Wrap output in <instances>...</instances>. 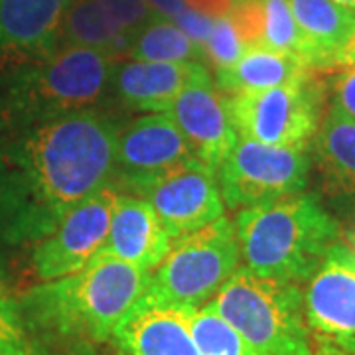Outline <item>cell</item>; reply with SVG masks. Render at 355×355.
Returning <instances> with one entry per match:
<instances>
[{
	"label": "cell",
	"mask_w": 355,
	"mask_h": 355,
	"mask_svg": "<svg viewBox=\"0 0 355 355\" xmlns=\"http://www.w3.org/2000/svg\"><path fill=\"white\" fill-rule=\"evenodd\" d=\"M116 130L95 109L0 127V247L36 245L111 184Z\"/></svg>",
	"instance_id": "1"
},
{
	"label": "cell",
	"mask_w": 355,
	"mask_h": 355,
	"mask_svg": "<svg viewBox=\"0 0 355 355\" xmlns=\"http://www.w3.org/2000/svg\"><path fill=\"white\" fill-rule=\"evenodd\" d=\"M146 280L148 272L137 266L95 254L76 275L26 291L18 306L34 343L42 338L85 349L111 340L114 326L146 291Z\"/></svg>",
	"instance_id": "2"
},
{
	"label": "cell",
	"mask_w": 355,
	"mask_h": 355,
	"mask_svg": "<svg viewBox=\"0 0 355 355\" xmlns=\"http://www.w3.org/2000/svg\"><path fill=\"white\" fill-rule=\"evenodd\" d=\"M241 259L251 272L302 284L338 243L340 227L314 196H282L237 211Z\"/></svg>",
	"instance_id": "3"
},
{
	"label": "cell",
	"mask_w": 355,
	"mask_h": 355,
	"mask_svg": "<svg viewBox=\"0 0 355 355\" xmlns=\"http://www.w3.org/2000/svg\"><path fill=\"white\" fill-rule=\"evenodd\" d=\"M114 58L62 44L48 55L0 73V127L32 125L93 109L111 87Z\"/></svg>",
	"instance_id": "4"
},
{
	"label": "cell",
	"mask_w": 355,
	"mask_h": 355,
	"mask_svg": "<svg viewBox=\"0 0 355 355\" xmlns=\"http://www.w3.org/2000/svg\"><path fill=\"white\" fill-rule=\"evenodd\" d=\"M207 304L261 355H312L300 284L237 266Z\"/></svg>",
	"instance_id": "5"
},
{
	"label": "cell",
	"mask_w": 355,
	"mask_h": 355,
	"mask_svg": "<svg viewBox=\"0 0 355 355\" xmlns=\"http://www.w3.org/2000/svg\"><path fill=\"white\" fill-rule=\"evenodd\" d=\"M239 261L235 223L219 217L172 241L160 265L150 270L142 298L174 308H202L237 270Z\"/></svg>",
	"instance_id": "6"
},
{
	"label": "cell",
	"mask_w": 355,
	"mask_h": 355,
	"mask_svg": "<svg viewBox=\"0 0 355 355\" xmlns=\"http://www.w3.org/2000/svg\"><path fill=\"white\" fill-rule=\"evenodd\" d=\"M227 109L239 137L272 146L308 148L324 116V83L316 69H310L279 87L233 93Z\"/></svg>",
	"instance_id": "7"
},
{
	"label": "cell",
	"mask_w": 355,
	"mask_h": 355,
	"mask_svg": "<svg viewBox=\"0 0 355 355\" xmlns=\"http://www.w3.org/2000/svg\"><path fill=\"white\" fill-rule=\"evenodd\" d=\"M310 170L306 148L272 146L239 137L219 166V191L231 211L304 191Z\"/></svg>",
	"instance_id": "8"
},
{
	"label": "cell",
	"mask_w": 355,
	"mask_h": 355,
	"mask_svg": "<svg viewBox=\"0 0 355 355\" xmlns=\"http://www.w3.org/2000/svg\"><path fill=\"white\" fill-rule=\"evenodd\" d=\"M121 186L153 205L172 239L214 223L225 211L216 170L198 158L162 172L121 178Z\"/></svg>",
	"instance_id": "9"
},
{
	"label": "cell",
	"mask_w": 355,
	"mask_h": 355,
	"mask_svg": "<svg viewBox=\"0 0 355 355\" xmlns=\"http://www.w3.org/2000/svg\"><path fill=\"white\" fill-rule=\"evenodd\" d=\"M119 196L114 184L103 186L71 209L48 237L32 247L30 265L36 279L42 282L64 279L89 265L107 239Z\"/></svg>",
	"instance_id": "10"
},
{
	"label": "cell",
	"mask_w": 355,
	"mask_h": 355,
	"mask_svg": "<svg viewBox=\"0 0 355 355\" xmlns=\"http://www.w3.org/2000/svg\"><path fill=\"white\" fill-rule=\"evenodd\" d=\"M304 316L308 328L343 352L355 355V253L331 245L322 263L306 280Z\"/></svg>",
	"instance_id": "11"
},
{
	"label": "cell",
	"mask_w": 355,
	"mask_h": 355,
	"mask_svg": "<svg viewBox=\"0 0 355 355\" xmlns=\"http://www.w3.org/2000/svg\"><path fill=\"white\" fill-rule=\"evenodd\" d=\"M166 113L176 121L196 158L217 172L239 135L229 116L227 97L214 87V79L190 83Z\"/></svg>",
	"instance_id": "12"
},
{
	"label": "cell",
	"mask_w": 355,
	"mask_h": 355,
	"mask_svg": "<svg viewBox=\"0 0 355 355\" xmlns=\"http://www.w3.org/2000/svg\"><path fill=\"white\" fill-rule=\"evenodd\" d=\"M71 0H0V73L40 60L60 46Z\"/></svg>",
	"instance_id": "13"
},
{
	"label": "cell",
	"mask_w": 355,
	"mask_h": 355,
	"mask_svg": "<svg viewBox=\"0 0 355 355\" xmlns=\"http://www.w3.org/2000/svg\"><path fill=\"white\" fill-rule=\"evenodd\" d=\"M196 160L190 142L166 113H148L119 128L114 137V168L121 178L162 172Z\"/></svg>",
	"instance_id": "14"
},
{
	"label": "cell",
	"mask_w": 355,
	"mask_h": 355,
	"mask_svg": "<svg viewBox=\"0 0 355 355\" xmlns=\"http://www.w3.org/2000/svg\"><path fill=\"white\" fill-rule=\"evenodd\" d=\"M188 314L190 308L156 304L140 296L114 326L111 342L121 355H202Z\"/></svg>",
	"instance_id": "15"
},
{
	"label": "cell",
	"mask_w": 355,
	"mask_h": 355,
	"mask_svg": "<svg viewBox=\"0 0 355 355\" xmlns=\"http://www.w3.org/2000/svg\"><path fill=\"white\" fill-rule=\"evenodd\" d=\"M172 241V235L166 231L150 203L130 193H121L107 239L97 254L116 257L150 275L166 257Z\"/></svg>",
	"instance_id": "16"
},
{
	"label": "cell",
	"mask_w": 355,
	"mask_h": 355,
	"mask_svg": "<svg viewBox=\"0 0 355 355\" xmlns=\"http://www.w3.org/2000/svg\"><path fill=\"white\" fill-rule=\"evenodd\" d=\"M211 79L202 62H142L128 60L114 65L111 87L121 103L135 111L160 113L193 81Z\"/></svg>",
	"instance_id": "17"
},
{
	"label": "cell",
	"mask_w": 355,
	"mask_h": 355,
	"mask_svg": "<svg viewBox=\"0 0 355 355\" xmlns=\"http://www.w3.org/2000/svg\"><path fill=\"white\" fill-rule=\"evenodd\" d=\"M314 160L324 190L355 196V121L331 105L314 135Z\"/></svg>",
	"instance_id": "18"
},
{
	"label": "cell",
	"mask_w": 355,
	"mask_h": 355,
	"mask_svg": "<svg viewBox=\"0 0 355 355\" xmlns=\"http://www.w3.org/2000/svg\"><path fill=\"white\" fill-rule=\"evenodd\" d=\"M308 71L310 67L291 53L270 50L261 44H249L235 64L217 69L216 81L223 93L233 95L241 91L279 87L304 77Z\"/></svg>",
	"instance_id": "19"
},
{
	"label": "cell",
	"mask_w": 355,
	"mask_h": 355,
	"mask_svg": "<svg viewBox=\"0 0 355 355\" xmlns=\"http://www.w3.org/2000/svg\"><path fill=\"white\" fill-rule=\"evenodd\" d=\"M312 51L314 69H331L355 24V12L334 0H286Z\"/></svg>",
	"instance_id": "20"
},
{
	"label": "cell",
	"mask_w": 355,
	"mask_h": 355,
	"mask_svg": "<svg viewBox=\"0 0 355 355\" xmlns=\"http://www.w3.org/2000/svg\"><path fill=\"white\" fill-rule=\"evenodd\" d=\"M130 36L119 24L105 0H71L65 10L60 34L62 44L95 48L111 58L125 55Z\"/></svg>",
	"instance_id": "21"
},
{
	"label": "cell",
	"mask_w": 355,
	"mask_h": 355,
	"mask_svg": "<svg viewBox=\"0 0 355 355\" xmlns=\"http://www.w3.org/2000/svg\"><path fill=\"white\" fill-rule=\"evenodd\" d=\"M125 55L142 62H202L205 53L172 20L156 16L130 38Z\"/></svg>",
	"instance_id": "22"
},
{
	"label": "cell",
	"mask_w": 355,
	"mask_h": 355,
	"mask_svg": "<svg viewBox=\"0 0 355 355\" xmlns=\"http://www.w3.org/2000/svg\"><path fill=\"white\" fill-rule=\"evenodd\" d=\"M190 328L202 355H261L209 304L190 308Z\"/></svg>",
	"instance_id": "23"
},
{
	"label": "cell",
	"mask_w": 355,
	"mask_h": 355,
	"mask_svg": "<svg viewBox=\"0 0 355 355\" xmlns=\"http://www.w3.org/2000/svg\"><path fill=\"white\" fill-rule=\"evenodd\" d=\"M259 44L270 50L291 53L310 69H314L310 46L296 24L286 0H263V24Z\"/></svg>",
	"instance_id": "24"
},
{
	"label": "cell",
	"mask_w": 355,
	"mask_h": 355,
	"mask_svg": "<svg viewBox=\"0 0 355 355\" xmlns=\"http://www.w3.org/2000/svg\"><path fill=\"white\" fill-rule=\"evenodd\" d=\"M0 355H40L26 328L18 300L10 298L0 280Z\"/></svg>",
	"instance_id": "25"
},
{
	"label": "cell",
	"mask_w": 355,
	"mask_h": 355,
	"mask_svg": "<svg viewBox=\"0 0 355 355\" xmlns=\"http://www.w3.org/2000/svg\"><path fill=\"white\" fill-rule=\"evenodd\" d=\"M245 46L247 44L239 36L231 18L221 16L214 22L211 36L203 44V53L214 64V71H217V69H225L229 65L235 64L241 58Z\"/></svg>",
	"instance_id": "26"
},
{
	"label": "cell",
	"mask_w": 355,
	"mask_h": 355,
	"mask_svg": "<svg viewBox=\"0 0 355 355\" xmlns=\"http://www.w3.org/2000/svg\"><path fill=\"white\" fill-rule=\"evenodd\" d=\"M105 2L109 4L114 18L119 20V24L123 26V30L130 38L140 28H144L153 18L158 16L148 4V0H105Z\"/></svg>",
	"instance_id": "27"
},
{
	"label": "cell",
	"mask_w": 355,
	"mask_h": 355,
	"mask_svg": "<svg viewBox=\"0 0 355 355\" xmlns=\"http://www.w3.org/2000/svg\"><path fill=\"white\" fill-rule=\"evenodd\" d=\"M331 107L355 121V64L338 67L331 79Z\"/></svg>",
	"instance_id": "28"
},
{
	"label": "cell",
	"mask_w": 355,
	"mask_h": 355,
	"mask_svg": "<svg viewBox=\"0 0 355 355\" xmlns=\"http://www.w3.org/2000/svg\"><path fill=\"white\" fill-rule=\"evenodd\" d=\"M172 22L188 36L193 40L196 44H200L203 48V44L207 42V38L211 36V30H214V18L205 16V14L193 10L190 6H184L180 12L172 18Z\"/></svg>",
	"instance_id": "29"
},
{
	"label": "cell",
	"mask_w": 355,
	"mask_h": 355,
	"mask_svg": "<svg viewBox=\"0 0 355 355\" xmlns=\"http://www.w3.org/2000/svg\"><path fill=\"white\" fill-rule=\"evenodd\" d=\"M184 2H186V6H190L193 10L205 14L214 20L227 16L233 6V0H184Z\"/></svg>",
	"instance_id": "30"
},
{
	"label": "cell",
	"mask_w": 355,
	"mask_h": 355,
	"mask_svg": "<svg viewBox=\"0 0 355 355\" xmlns=\"http://www.w3.org/2000/svg\"><path fill=\"white\" fill-rule=\"evenodd\" d=\"M355 64V24L349 32V36L345 38L343 46L340 51L336 53V60H334V67H340V65H352Z\"/></svg>",
	"instance_id": "31"
},
{
	"label": "cell",
	"mask_w": 355,
	"mask_h": 355,
	"mask_svg": "<svg viewBox=\"0 0 355 355\" xmlns=\"http://www.w3.org/2000/svg\"><path fill=\"white\" fill-rule=\"evenodd\" d=\"M148 4L153 6V10L158 14V16L168 18V20H172V18L186 6L184 0H148Z\"/></svg>",
	"instance_id": "32"
},
{
	"label": "cell",
	"mask_w": 355,
	"mask_h": 355,
	"mask_svg": "<svg viewBox=\"0 0 355 355\" xmlns=\"http://www.w3.org/2000/svg\"><path fill=\"white\" fill-rule=\"evenodd\" d=\"M312 355H352L343 352L342 347L334 345V343L326 342V340H318L316 347L312 349Z\"/></svg>",
	"instance_id": "33"
},
{
	"label": "cell",
	"mask_w": 355,
	"mask_h": 355,
	"mask_svg": "<svg viewBox=\"0 0 355 355\" xmlns=\"http://www.w3.org/2000/svg\"><path fill=\"white\" fill-rule=\"evenodd\" d=\"M334 2H338V4L343 6V8H347V10L355 12V0H334Z\"/></svg>",
	"instance_id": "34"
},
{
	"label": "cell",
	"mask_w": 355,
	"mask_h": 355,
	"mask_svg": "<svg viewBox=\"0 0 355 355\" xmlns=\"http://www.w3.org/2000/svg\"><path fill=\"white\" fill-rule=\"evenodd\" d=\"M354 245H355V237H354ZM354 253H355V249H354Z\"/></svg>",
	"instance_id": "35"
}]
</instances>
